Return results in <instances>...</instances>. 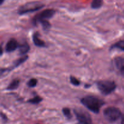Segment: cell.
<instances>
[{
  "label": "cell",
  "instance_id": "cell-1",
  "mask_svg": "<svg viewBox=\"0 0 124 124\" xmlns=\"http://www.w3.org/2000/svg\"><path fill=\"white\" fill-rule=\"evenodd\" d=\"M81 102L85 107L94 113H98L101 108L105 104L102 100L93 96H85L81 99Z\"/></svg>",
  "mask_w": 124,
  "mask_h": 124
},
{
  "label": "cell",
  "instance_id": "cell-2",
  "mask_svg": "<svg viewBox=\"0 0 124 124\" xmlns=\"http://www.w3.org/2000/svg\"><path fill=\"white\" fill-rule=\"evenodd\" d=\"M97 87L101 93L104 95H108L115 91L116 88V85L113 81L104 80L98 82Z\"/></svg>",
  "mask_w": 124,
  "mask_h": 124
},
{
  "label": "cell",
  "instance_id": "cell-3",
  "mask_svg": "<svg viewBox=\"0 0 124 124\" xmlns=\"http://www.w3.org/2000/svg\"><path fill=\"white\" fill-rule=\"evenodd\" d=\"M44 6V5L40 2H29L19 7L18 13L21 15L25 13L35 12L42 8Z\"/></svg>",
  "mask_w": 124,
  "mask_h": 124
},
{
  "label": "cell",
  "instance_id": "cell-4",
  "mask_svg": "<svg viewBox=\"0 0 124 124\" xmlns=\"http://www.w3.org/2000/svg\"><path fill=\"white\" fill-rule=\"evenodd\" d=\"M104 117L110 122H116L121 117V112L117 108L110 107L104 111Z\"/></svg>",
  "mask_w": 124,
  "mask_h": 124
},
{
  "label": "cell",
  "instance_id": "cell-5",
  "mask_svg": "<svg viewBox=\"0 0 124 124\" xmlns=\"http://www.w3.org/2000/svg\"><path fill=\"white\" fill-rule=\"evenodd\" d=\"M74 113L78 121V123L92 124V121L89 114L82 109H75Z\"/></svg>",
  "mask_w": 124,
  "mask_h": 124
},
{
  "label": "cell",
  "instance_id": "cell-6",
  "mask_svg": "<svg viewBox=\"0 0 124 124\" xmlns=\"http://www.w3.org/2000/svg\"><path fill=\"white\" fill-rule=\"evenodd\" d=\"M55 13V10L53 9H46L42 11L41 13L35 16V18L33 19V21L34 24H36V23H39L40 21L43 20H47L52 18Z\"/></svg>",
  "mask_w": 124,
  "mask_h": 124
},
{
  "label": "cell",
  "instance_id": "cell-7",
  "mask_svg": "<svg viewBox=\"0 0 124 124\" xmlns=\"http://www.w3.org/2000/svg\"><path fill=\"white\" fill-rule=\"evenodd\" d=\"M113 64L116 69L124 75V58H116L114 59Z\"/></svg>",
  "mask_w": 124,
  "mask_h": 124
},
{
  "label": "cell",
  "instance_id": "cell-8",
  "mask_svg": "<svg viewBox=\"0 0 124 124\" xmlns=\"http://www.w3.org/2000/svg\"><path fill=\"white\" fill-rule=\"evenodd\" d=\"M18 47H19V45L16 40L15 39H11L7 42L6 44V50L8 53H10V52H12L15 50Z\"/></svg>",
  "mask_w": 124,
  "mask_h": 124
},
{
  "label": "cell",
  "instance_id": "cell-9",
  "mask_svg": "<svg viewBox=\"0 0 124 124\" xmlns=\"http://www.w3.org/2000/svg\"><path fill=\"white\" fill-rule=\"evenodd\" d=\"M33 41L35 46L39 47H44L46 46V44L43 41L39 38V35L38 33H35L33 36Z\"/></svg>",
  "mask_w": 124,
  "mask_h": 124
},
{
  "label": "cell",
  "instance_id": "cell-10",
  "mask_svg": "<svg viewBox=\"0 0 124 124\" xmlns=\"http://www.w3.org/2000/svg\"><path fill=\"white\" fill-rule=\"evenodd\" d=\"M19 52L20 54H25L30 50V46L27 42H23L19 46Z\"/></svg>",
  "mask_w": 124,
  "mask_h": 124
},
{
  "label": "cell",
  "instance_id": "cell-11",
  "mask_svg": "<svg viewBox=\"0 0 124 124\" xmlns=\"http://www.w3.org/2000/svg\"><path fill=\"white\" fill-rule=\"evenodd\" d=\"M19 85V80L18 79H16L13 80V81L11 82V83L8 85V86L7 87V89L9 90H13L16 89L18 87Z\"/></svg>",
  "mask_w": 124,
  "mask_h": 124
},
{
  "label": "cell",
  "instance_id": "cell-12",
  "mask_svg": "<svg viewBox=\"0 0 124 124\" xmlns=\"http://www.w3.org/2000/svg\"><path fill=\"white\" fill-rule=\"evenodd\" d=\"M103 4V1L101 0H94L91 3V7L93 8L96 9V8H100L102 7Z\"/></svg>",
  "mask_w": 124,
  "mask_h": 124
},
{
  "label": "cell",
  "instance_id": "cell-13",
  "mask_svg": "<svg viewBox=\"0 0 124 124\" xmlns=\"http://www.w3.org/2000/svg\"><path fill=\"white\" fill-rule=\"evenodd\" d=\"M112 47L113 48H119L121 50L124 51V40H121V41L117 42L112 46Z\"/></svg>",
  "mask_w": 124,
  "mask_h": 124
},
{
  "label": "cell",
  "instance_id": "cell-14",
  "mask_svg": "<svg viewBox=\"0 0 124 124\" xmlns=\"http://www.w3.org/2000/svg\"><path fill=\"white\" fill-rule=\"evenodd\" d=\"M42 99L39 96H36L35 98L30 99V100L28 101V102L31 103L32 104H38L42 101Z\"/></svg>",
  "mask_w": 124,
  "mask_h": 124
},
{
  "label": "cell",
  "instance_id": "cell-15",
  "mask_svg": "<svg viewBox=\"0 0 124 124\" xmlns=\"http://www.w3.org/2000/svg\"><path fill=\"white\" fill-rule=\"evenodd\" d=\"M39 23H41V25H42V27L45 30H47L50 28L51 25L50 23L47 20H43L39 22Z\"/></svg>",
  "mask_w": 124,
  "mask_h": 124
},
{
  "label": "cell",
  "instance_id": "cell-16",
  "mask_svg": "<svg viewBox=\"0 0 124 124\" xmlns=\"http://www.w3.org/2000/svg\"><path fill=\"white\" fill-rule=\"evenodd\" d=\"M62 112L63 114L64 115V116L67 117V119H70L72 117V116H71V111H70V110L68 108H64L62 109Z\"/></svg>",
  "mask_w": 124,
  "mask_h": 124
},
{
  "label": "cell",
  "instance_id": "cell-17",
  "mask_svg": "<svg viewBox=\"0 0 124 124\" xmlns=\"http://www.w3.org/2000/svg\"><path fill=\"white\" fill-rule=\"evenodd\" d=\"M27 58H28L27 56H24V57H23V58H20V59H18V60H17L15 62V67H18V66H19V65H20L21 64H23V63H24V62H25V61L27 59Z\"/></svg>",
  "mask_w": 124,
  "mask_h": 124
},
{
  "label": "cell",
  "instance_id": "cell-18",
  "mask_svg": "<svg viewBox=\"0 0 124 124\" xmlns=\"http://www.w3.org/2000/svg\"><path fill=\"white\" fill-rule=\"evenodd\" d=\"M70 82L73 85L75 86H78L80 84V82L78 79H76V78H75L74 76H70Z\"/></svg>",
  "mask_w": 124,
  "mask_h": 124
},
{
  "label": "cell",
  "instance_id": "cell-19",
  "mask_svg": "<svg viewBox=\"0 0 124 124\" xmlns=\"http://www.w3.org/2000/svg\"><path fill=\"white\" fill-rule=\"evenodd\" d=\"M37 82H38V81L36 79L33 78V79H31L28 82L27 85L28 86L30 87H35V86L37 85Z\"/></svg>",
  "mask_w": 124,
  "mask_h": 124
},
{
  "label": "cell",
  "instance_id": "cell-20",
  "mask_svg": "<svg viewBox=\"0 0 124 124\" xmlns=\"http://www.w3.org/2000/svg\"><path fill=\"white\" fill-rule=\"evenodd\" d=\"M121 124H124V115L122 116V118H121Z\"/></svg>",
  "mask_w": 124,
  "mask_h": 124
},
{
  "label": "cell",
  "instance_id": "cell-21",
  "mask_svg": "<svg viewBox=\"0 0 124 124\" xmlns=\"http://www.w3.org/2000/svg\"><path fill=\"white\" fill-rule=\"evenodd\" d=\"M2 53V47H0V55H1Z\"/></svg>",
  "mask_w": 124,
  "mask_h": 124
},
{
  "label": "cell",
  "instance_id": "cell-22",
  "mask_svg": "<svg viewBox=\"0 0 124 124\" xmlns=\"http://www.w3.org/2000/svg\"><path fill=\"white\" fill-rule=\"evenodd\" d=\"M3 2H4V1H2V0H0V5L2 4Z\"/></svg>",
  "mask_w": 124,
  "mask_h": 124
}]
</instances>
